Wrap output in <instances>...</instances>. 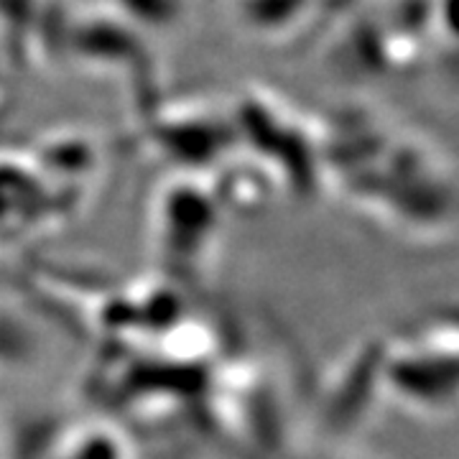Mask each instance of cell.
I'll list each match as a JSON object with an SVG mask.
<instances>
[{"instance_id": "obj_2", "label": "cell", "mask_w": 459, "mask_h": 459, "mask_svg": "<svg viewBox=\"0 0 459 459\" xmlns=\"http://www.w3.org/2000/svg\"><path fill=\"white\" fill-rule=\"evenodd\" d=\"M113 16L138 33L179 31L192 16V0H108Z\"/></svg>"}, {"instance_id": "obj_1", "label": "cell", "mask_w": 459, "mask_h": 459, "mask_svg": "<svg viewBox=\"0 0 459 459\" xmlns=\"http://www.w3.org/2000/svg\"><path fill=\"white\" fill-rule=\"evenodd\" d=\"M238 23L253 36L279 39L299 31L319 11L322 0H230Z\"/></svg>"}]
</instances>
